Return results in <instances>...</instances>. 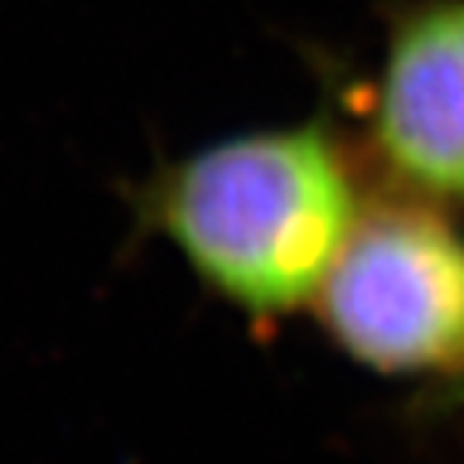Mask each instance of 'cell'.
I'll return each instance as SVG.
<instances>
[{
    "mask_svg": "<svg viewBox=\"0 0 464 464\" xmlns=\"http://www.w3.org/2000/svg\"><path fill=\"white\" fill-rule=\"evenodd\" d=\"M371 190L345 139L323 123L248 132L168 161L130 190L136 232L171 242L232 310H310Z\"/></svg>",
    "mask_w": 464,
    "mask_h": 464,
    "instance_id": "obj_1",
    "label": "cell"
},
{
    "mask_svg": "<svg viewBox=\"0 0 464 464\" xmlns=\"http://www.w3.org/2000/svg\"><path fill=\"white\" fill-rule=\"evenodd\" d=\"M342 355L387 377L464 374L455 213L374 188L310 306Z\"/></svg>",
    "mask_w": 464,
    "mask_h": 464,
    "instance_id": "obj_2",
    "label": "cell"
},
{
    "mask_svg": "<svg viewBox=\"0 0 464 464\" xmlns=\"http://www.w3.org/2000/svg\"><path fill=\"white\" fill-rule=\"evenodd\" d=\"M364 149L381 188L464 210V0L391 14Z\"/></svg>",
    "mask_w": 464,
    "mask_h": 464,
    "instance_id": "obj_3",
    "label": "cell"
}]
</instances>
